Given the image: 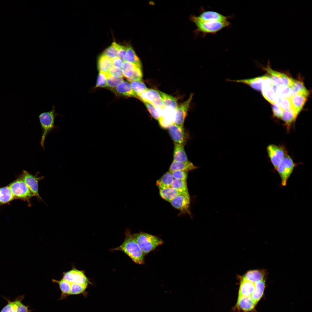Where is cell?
<instances>
[{"label":"cell","mask_w":312,"mask_h":312,"mask_svg":"<svg viewBox=\"0 0 312 312\" xmlns=\"http://www.w3.org/2000/svg\"><path fill=\"white\" fill-rule=\"evenodd\" d=\"M124 241L119 246L113 249V250L122 251L135 263L142 264L144 263L145 255L140 249L133 235L128 230L125 233Z\"/></svg>","instance_id":"1"},{"label":"cell","mask_w":312,"mask_h":312,"mask_svg":"<svg viewBox=\"0 0 312 312\" xmlns=\"http://www.w3.org/2000/svg\"><path fill=\"white\" fill-rule=\"evenodd\" d=\"M133 235L140 249L145 255L164 243L161 239L146 233L140 232Z\"/></svg>","instance_id":"2"},{"label":"cell","mask_w":312,"mask_h":312,"mask_svg":"<svg viewBox=\"0 0 312 312\" xmlns=\"http://www.w3.org/2000/svg\"><path fill=\"white\" fill-rule=\"evenodd\" d=\"M59 115H60L55 112V106L53 105L51 111L42 113L39 116L42 131L40 145L44 149L45 138L49 132L55 127V119Z\"/></svg>","instance_id":"3"},{"label":"cell","mask_w":312,"mask_h":312,"mask_svg":"<svg viewBox=\"0 0 312 312\" xmlns=\"http://www.w3.org/2000/svg\"><path fill=\"white\" fill-rule=\"evenodd\" d=\"M8 185L14 199L26 201L30 204L31 199L35 196L21 176Z\"/></svg>","instance_id":"4"},{"label":"cell","mask_w":312,"mask_h":312,"mask_svg":"<svg viewBox=\"0 0 312 312\" xmlns=\"http://www.w3.org/2000/svg\"><path fill=\"white\" fill-rule=\"evenodd\" d=\"M192 21L196 25L198 31L203 34H215L223 28L229 27L230 23L228 21L224 22L203 21L196 16L192 17Z\"/></svg>","instance_id":"5"},{"label":"cell","mask_w":312,"mask_h":312,"mask_svg":"<svg viewBox=\"0 0 312 312\" xmlns=\"http://www.w3.org/2000/svg\"><path fill=\"white\" fill-rule=\"evenodd\" d=\"M296 164L288 155L285 156L278 166L276 171L281 180L282 186L286 185L287 181L292 174Z\"/></svg>","instance_id":"6"},{"label":"cell","mask_w":312,"mask_h":312,"mask_svg":"<svg viewBox=\"0 0 312 312\" xmlns=\"http://www.w3.org/2000/svg\"><path fill=\"white\" fill-rule=\"evenodd\" d=\"M267 151L274 169L276 170L279 164L287 155L286 150L281 146L271 144L268 146Z\"/></svg>","instance_id":"7"},{"label":"cell","mask_w":312,"mask_h":312,"mask_svg":"<svg viewBox=\"0 0 312 312\" xmlns=\"http://www.w3.org/2000/svg\"><path fill=\"white\" fill-rule=\"evenodd\" d=\"M24 295L18 296L11 301L10 299L4 297L7 301V304L0 312H30L28 306L24 304L22 301Z\"/></svg>","instance_id":"8"},{"label":"cell","mask_w":312,"mask_h":312,"mask_svg":"<svg viewBox=\"0 0 312 312\" xmlns=\"http://www.w3.org/2000/svg\"><path fill=\"white\" fill-rule=\"evenodd\" d=\"M38 173L34 175L26 170H23L21 176L27 185L39 200H42L38 193V182L44 178L43 176L38 177Z\"/></svg>","instance_id":"9"},{"label":"cell","mask_w":312,"mask_h":312,"mask_svg":"<svg viewBox=\"0 0 312 312\" xmlns=\"http://www.w3.org/2000/svg\"><path fill=\"white\" fill-rule=\"evenodd\" d=\"M62 278L70 283L77 284L86 287L90 283L84 273L75 268L64 273Z\"/></svg>","instance_id":"10"},{"label":"cell","mask_w":312,"mask_h":312,"mask_svg":"<svg viewBox=\"0 0 312 312\" xmlns=\"http://www.w3.org/2000/svg\"><path fill=\"white\" fill-rule=\"evenodd\" d=\"M141 100L148 101L157 107L164 109L165 108L161 97L158 91L148 88L147 90L138 97Z\"/></svg>","instance_id":"11"},{"label":"cell","mask_w":312,"mask_h":312,"mask_svg":"<svg viewBox=\"0 0 312 312\" xmlns=\"http://www.w3.org/2000/svg\"><path fill=\"white\" fill-rule=\"evenodd\" d=\"M265 69L270 74L274 82L278 86H286L291 87L293 84L295 80L286 74L273 70L269 65Z\"/></svg>","instance_id":"12"},{"label":"cell","mask_w":312,"mask_h":312,"mask_svg":"<svg viewBox=\"0 0 312 312\" xmlns=\"http://www.w3.org/2000/svg\"><path fill=\"white\" fill-rule=\"evenodd\" d=\"M193 94H191L189 98L181 103L176 110L175 115L173 123L183 127L185 119L192 101Z\"/></svg>","instance_id":"13"},{"label":"cell","mask_w":312,"mask_h":312,"mask_svg":"<svg viewBox=\"0 0 312 312\" xmlns=\"http://www.w3.org/2000/svg\"><path fill=\"white\" fill-rule=\"evenodd\" d=\"M168 130L174 143L185 145L186 142L187 136L183 127L173 123L169 126Z\"/></svg>","instance_id":"14"},{"label":"cell","mask_w":312,"mask_h":312,"mask_svg":"<svg viewBox=\"0 0 312 312\" xmlns=\"http://www.w3.org/2000/svg\"><path fill=\"white\" fill-rule=\"evenodd\" d=\"M170 203L172 206L182 213L187 212L190 204L189 196L183 194H180L175 197Z\"/></svg>","instance_id":"15"},{"label":"cell","mask_w":312,"mask_h":312,"mask_svg":"<svg viewBox=\"0 0 312 312\" xmlns=\"http://www.w3.org/2000/svg\"><path fill=\"white\" fill-rule=\"evenodd\" d=\"M196 17L198 19L203 21L224 22L228 21L229 18V16L211 11H204Z\"/></svg>","instance_id":"16"},{"label":"cell","mask_w":312,"mask_h":312,"mask_svg":"<svg viewBox=\"0 0 312 312\" xmlns=\"http://www.w3.org/2000/svg\"><path fill=\"white\" fill-rule=\"evenodd\" d=\"M257 303L251 296L239 297L235 308L243 312H248L253 310Z\"/></svg>","instance_id":"17"},{"label":"cell","mask_w":312,"mask_h":312,"mask_svg":"<svg viewBox=\"0 0 312 312\" xmlns=\"http://www.w3.org/2000/svg\"><path fill=\"white\" fill-rule=\"evenodd\" d=\"M227 80L229 81L244 83L255 90H261L262 84L265 80V78L264 76H263L248 79L236 80L227 79Z\"/></svg>","instance_id":"18"},{"label":"cell","mask_w":312,"mask_h":312,"mask_svg":"<svg viewBox=\"0 0 312 312\" xmlns=\"http://www.w3.org/2000/svg\"><path fill=\"white\" fill-rule=\"evenodd\" d=\"M256 283L250 281L242 278L241 282L238 297L251 296L255 289Z\"/></svg>","instance_id":"19"},{"label":"cell","mask_w":312,"mask_h":312,"mask_svg":"<svg viewBox=\"0 0 312 312\" xmlns=\"http://www.w3.org/2000/svg\"><path fill=\"white\" fill-rule=\"evenodd\" d=\"M198 167L195 166L189 161L186 162H181L173 161L169 168V172H171L177 170H181L187 172L196 169Z\"/></svg>","instance_id":"20"},{"label":"cell","mask_w":312,"mask_h":312,"mask_svg":"<svg viewBox=\"0 0 312 312\" xmlns=\"http://www.w3.org/2000/svg\"><path fill=\"white\" fill-rule=\"evenodd\" d=\"M308 96L301 94H294L290 98L292 109L298 114L302 109Z\"/></svg>","instance_id":"21"},{"label":"cell","mask_w":312,"mask_h":312,"mask_svg":"<svg viewBox=\"0 0 312 312\" xmlns=\"http://www.w3.org/2000/svg\"><path fill=\"white\" fill-rule=\"evenodd\" d=\"M273 83L264 81L262 83L261 90L264 97L272 104L274 103L276 96L271 86V84Z\"/></svg>","instance_id":"22"},{"label":"cell","mask_w":312,"mask_h":312,"mask_svg":"<svg viewBox=\"0 0 312 312\" xmlns=\"http://www.w3.org/2000/svg\"><path fill=\"white\" fill-rule=\"evenodd\" d=\"M114 89L116 92L120 95L129 97H138L130 85L127 81H123Z\"/></svg>","instance_id":"23"},{"label":"cell","mask_w":312,"mask_h":312,"mask_svg":"<svg viewBox=\"0 0 312 312\" xmlns=\"http://www.w3.org/2000/svg\"><path fill=\"white\" fill-rule=\"evenodd\" d=\"M184 147L183 145L174 143L173 161L181 162L189 161Z\"/></svg>","instance_id":"24"},{"label":"cell","mask_w":312,"mask_h":312,"mask_svg":"<svg viewBox=\"0 0 312 312\" xmlns=\"http://www.w3.org/2000/svg\"><path fill=\"white\" fill-rule=\"evenodd\" d=\"M174 179L171 173L168 172L164 174L156 182L159 189H163L171 187Z\"/></svg>","instance_id":"25"},{"label":"cell","mask_w":312,"mask_h":312,"mask_svg":"<svg viewBox=\"0 0 312 312\" xmlns=\"http://www.w3.org/2000/svg\"><path fill=\"white\" fill-rule=\"evenodd\" d=\"M112 67L111 60L102 54L99 56L97 62V67L99 72L105 74L107 73Z\"/></svg>","instance_id":"26"},{"label":"cell","mask_w":312,"mask_h":312,"mask_svg":"<svg viewBox=\"0 0 312 312\" xmlns=\"http://www.w3.org/2000/svg\"><path fill=\"white\" fill-rule=\"evenodd\" d=\"M298 115L293 109L283 111L281 119L285 123L287 130H289Z\"/></svg>","instance_id":"27"},{"label":"cell","mask_w":312,"mask_h":312,"mask_svg":"<svg viewBox=\"0 0 312 312\" xmlns=\"http://www.w3.org/2000/svg\"><path fill=\"white\" fill-rule=\"evenodd\" d=\"M266 278L257 282L255 283V289L251 297L256 303L262 297L265 285Z\"/></svg>","instance_id":"28"},{"label":"cell","mask_w":312,"mask_h":312,"mask_svg":"<svg viewBox=\"0 0 312 312\" xmlns=\"http://www.w3.org/2000/svg\"><path fill=\"white\" fill-rule=\"evenodd\" d=\"M159 190L160 195L161 198L170 203L177 196L182 194L172 187Z\"/></svg>","instance_id":"29"},{"label":"cell","mask_w":312,"mask_h":312,"mask_svg":"<svg viewBox=\"0 0 312 312\" xmlns=\"http://www.w3.org/2000/svg\"><path fill=\"white\" fill-rule=\"evenodd\" d=\"M14 199L8 185L0 187V206Z\"/></svg>","instance_id":"30"},{"label":"cell","mask_w":312,"mask_h":312,"mask_svg":"<svg viewBox=\"0 0 312 312\" xmlns=\"http://www.w3.org/2000/svg\"><path fill=\"white\" fill-rule=\"evenodd\" d=\"M158 91L161 97L165 107H170L176 110L178 107L176 98L161 91Z\"/></svg>","instance_id":"31"},{"label":"cell","mask_w":312,"mask_h":312,"mask_svg":"<svg viewBox=\"0 0 312 312\" xmlns=\"http://www.w3.org/2000/svg\"><path fill=\"white\" fill-rule=\"evenodd\" d=\"M53 281L57 283L59 285L61 291L60 299H63L70 295V284L69 282L62 278L59 281L53 279Z\"/></svg>","instance_id":"32"},{"label":"cell","mask_w":312,"mask_h":312,"mask_svg":"<svg viewBox=\"0 0 312 312\" xmlns=\"http://www.w3.org/2000/svg\"><path fill=\"white\" fill-rule=\"evenodd\" d=\"M125 59V61L134 64L140 68L142 67L140 59L131 46H129L127 47Z\"/></svg>","instance_id":"33"},{"label":"cell","mask_w":312,"mask_h":312,"mask_svg":"<svg viewBox=\"0 0 312 312\" xmlns=\"http://www.w3.org/2000/svg\"><path fill=\"white\" fill-rule=\"evenodd\" d=\"M292 95L301 94L307 96L309 95V92L306 88L303 82L300 81L295 80L293 84L291 87Z\"/></svg>","instance_id":"34"},{"label":"cell","mask_w":312,"mask_h":312,"mask_svg":"<svg viewBox=\"0 0 312 312\" xmlns=\"http://www.w3.org/2000/svg\"><path fill=\"white\" fill-rule=\"evenodd\" d=\"M120 44L115 42L107 48L102 54L111 60L117 57V53Z\"/></svg>","instance_id":"35"},{"label":"cell","mask_w":312,"mask_h":312,"mask_svg":"<svg viewBox=\"0 0 312 312\" xmlns=\"http://www.w3.org/2000/svg\"><path fill=\"white\" fill-rule=\"evenodd\" d=\"M138 67H140L134 64L125 61L123 62L122 67L124 76L127 79L129 78L132 76L135 69Z\"/></svg>","instance_id":"36"},{"label":"cell","mask_w":312,"mask_h":312,"mask_svg":"<svg viewBox=\"0 0 312 312\" xmlns=\"http://www.w3.org/2000/svg\"><path fill=\"white\" fill-rule=\"evenodd\" d=\"M130 85L138 97L145 92L148 88L141 80L131 82Z\"/></svg>","instance_id":"37"},{"label":"cell","mask_w":312,"mask_h":312,"mask_svg":"<svg viewBox=\"0 0 312 312\" xmlns=\"http://www.w3.org/2000/svg\"><path fill=\"white\" fill-rule=\"evenodd\" d=\"M171 187L177 190L182 194L189 195L186 181L174 179Z\"/></svg>","instance_id":"38"},{"label":"cell","mask_w":312,"mask_h":312,"mask_svg":"<svg viewBox=\"0 0 312 312\" xmlns=\"http://www.w3.org/2000/svg\"><path fill=\"white\" fill-rule=\"evenodd\" d=\"M107 79V86L113 90L123 80L122 78L116 77L109 75L108 73L105 74Z\"/></svg>","instance_id":"39"},{"label":"cell","mask_w":312,"mask_h":312,"mask_svg":"<svg viewBox=\"0 0 312 312\" xmlns=\"http://www.w3.org/2000/svg\"><path fill=\"white\" fill-rule=\"evenodd\" d=\"M145 105L151 115L156 120L159 121L161 116L156 109V107L151 103L145 101H142Z\"/></svg>","instance_id":"40"},{"label":"cell","mask_w":312,"mask_h":312,"mask_svg":"<svg viewBox=\"0 0 312 312\" xmlns=\"http://www.w3.org/2000/svg\"><path fill=\"white\" fill-rule=\"evenodd\" d=\"M70 295H75L84 294L87 287L81 285L70 283Z\"/></svg>","instance_id":"41"},{"label":"cell","mask_w":312,"mask_h":312,"mask_svg":"<svg viewBox=\"0 0 312 312\" xmlns=\"http://www.w3.org/2000/svg\"><path fill=\"white\" fill-rule=\"evenodd\" d=\"M279 87V94L282 97L290 98L292 96V91L290 87L286 86H280Z\"/></svg>","instance_id":"42"},{"label":"cell","mask_w":312,"mask_h":312,"mask_svg":"<svg viewBox=\"0 0 312 312\" xmlns=\"http://www.w3.org/2000/svg\"><path fill=\"white\" fill-rule=\"evenodd\" d=\"M107 86L106 77L105 73L99 72L95 87H105Z\"/></svg>","instance_id":"43"},{"label":"cell","mask_w":312,"mask_h":312,"mask_svg":"<svg viewBox=\"0 0 312 312\" xmlns=\"http://www.w3.org/2000/svg\"><path fill=\"white\" fill-rule=\"evenodd\" d=\"M174 179L186 181L187 177V172L181 170H177L170 172Z\"/></svg>","instance_id":"44"},{"label":"cell","mask_w":312,"mask_h":312,"mask_svg":"<svg viewBox=\"0 0 312 312\" xmlns=\"http://www.w3.org/2000/svg\"><path fill=\"white\" fill-rule=\"evenodd\" d=\"M110 75L116 77L122 78L124 75L121 68L112 67L107 73Z\"/></svg>","instance_id":"45"},{"label":"cell","mask_w":312,"mask_h":312,"mask_svg":"<svg viewBox=\"0 0 312 312\" xmlns=\"http://www.w3.org/2000/svg\"><path fill=\"white\" fill-rule=\"evenodd\" d=\"M127 49V47L120 45L117 53V57L123 62L125 61V56Z\"/></svg>","instance_id":"46"},{"label":"cell","mask_w":312,"mask_h":312,"mask_svg":"<svg viewBox=\"0 0 312 312\" xmlns=\"http://www.w3.org/2000/svg\"><path fill=\"white\" fill-rule=\"evenodd\" d=\"M273 113L274 116L277 118H281L283 110L279 106L275 104H272Z\"/></svg>","instance_id":"47"},{"label":"cell","mask_w":312,"mask_h":312,"mask_svg":"<svg viewBox=\"0 0 312 312\" xmlns=\"http://www.w3.org/2000/svg\"><path fill=\"white\" fill-rule=\"evenodd\" d=\"M280 107L283 110L293 109L290 98H284Z\"/></svg>","instance_id":"48"},{"label":"cell","mask_w":312,"mask_h":312,"mask_svg":"<svg viewBox=\"0 0 312 312\" xmlns=\"http://www.w3.org/2000/svg\"><path fill=\"white\" fill-rule=\"evenodd\" d=\"M111 60L112 67L119 68H122L123 62L120 59L116 57Z\"/></svg>","instance_id":"49"},{"label":"cell","mask_w":312,"mask_h":312,"mask_svg":"<svg viewBox=\"0 0 312 312\" xmlns=\"http://www.w3.org/2000/svg\"><path fill=\"white\" fill-rule=\"evenodd\" d=\"M284 98L279 94L276 95L274 104L280 106Z\"/></svg>","instance_id":"50"}]
</instances>
